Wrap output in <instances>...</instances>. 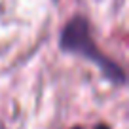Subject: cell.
Returning <instances> with one entry per match:
<instances>
[{
  "instance_id": "cell-1",
  "label": "cell",
  "mask_w": 129,
  "mask_h": 129,
  "mask_svg": "<svg viewBox=\"0 0 129 129\" xmlns=\"http://www.w3.org/2000/svg\"><path fill=\"white\" fill-rule=\"evenodd\" d=\"M61 48L64 51L78 53V55L89 59L91 63H95L112 84H123L125 82V72L112 59L103 55L101 49L97 48V44L93 42L85 17L76 15L72 21L67 23V27L63 28V34H61Z\"/></svg>"
},
{
  "instance_id": "cell-2",
  "label": "cell",
  "mask_w": 129,
  "mask_h": 129,
  "mask_svg": "<svg viewBox=\"0 0 129 129\" xmlns=\"http://www.w3.org/2000/svg\"><path fill=\"white\" fill-rule=\"evenodd\" d=\"M93 129H110V127H108V125H106V123H101V125H95V127H93Z\"/></svg>"
},
{
  "instance_id": "cell-3",
  "label": "cell",
  "mask_w": 129,
  "mask_h": 129,
  "mask_svg": "<svg viewBox=\"0 0 129 129\" xmlns=\"http://www.w3.org/2000/svg\"><path fill=\"white\" fill-rule=\"evenodd\" d=\"M74 129H82V127H74Z\"/></svg>"
}]
</instances>
